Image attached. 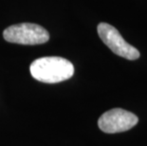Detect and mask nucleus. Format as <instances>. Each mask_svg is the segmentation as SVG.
<instances>
[{"label": "nucleus", "instance_id": "obj_2", "mask_svg": "<svg viewBox=\"0 0 147 146\" xmlns=\"http://www.w3.org/2000/svg\"><path fill=\"white\" fill-rule=\"evenodd\" d=\"M3 37L6 41L20 45H40L48 42L49 34L43 27L32 23H22L7 28Z\"/></svg>", "mask_w": 147, "mask_h": 146}, {"label": "nucleus", "instance_id": "obj_1", "mask_svg": "<svg viewBox=\"0 0 147 146\" xmlns=\"http://www.w3.org/2000/svg\"><path fill=\"white\" fill-rule=\"evenodd\" d=\"M34 79L46 83H56L73 76L74 67L67 59L61 57H43L36 59L30 67Z\"/></svg>", "mask_w": 147, "mask_h": 146}, {"label": "nucleus", "instance_id": "obj_3", "mask_svg": "<svg viewBox=\"0 0 147 146\" xmlns=\"http://www.w3.org/2000/svg\"><path fill=\"white\" fill-rule=\"evenodd\" d=\"M97 30L102 41L115 54L131 61L137 60L140 57V51L133 46L128 44L113 26L107 23H100Z\"/></svg>", "mask_w": 147, "mask_h": 146}, {"label": "nucleus", "instance_id": "obj_4", "mask_svg": "<svg viewBox=\"0 0 147 146\" xmlns=\"http://www.w3.org/2000/svg\"><path fill=\"white\" fill-rule=\"evenodd\" d=\"M139 122L135 114L121 108H114L105 112L98 120L99 128L107 134L125 132L133 128Z\"/></svg>", "mask_w": 147, "mask_h": 146}]
</instances>
